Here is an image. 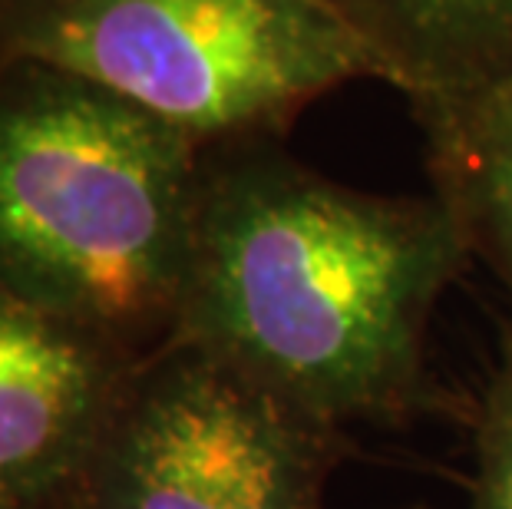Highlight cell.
I'll return each instance as SVG.
<instances>
[{
	"label": "cell",
	"mask_w": 512,
	"mask_h": 509,
	"mask_svg": "<svg viewBox=\"0 0 512 509\" xmlns=\"http://www.w3.org/2000/svg\"><path fill=\"white\" fill-rule=\"evenodd\" d=\"M0 57L90 80L202 146L380 80L328 0H0Z\"/></svg>",
	"instance_id": "cell-3"
},
{
	"label": "cell",
	"mask_w": 512,
	"mask_h": 509,
	"mask_svg": "<svg viewBox=\"0 0 512 509\" xmlns=\"http://www.w3.org/2000/svg\"><path fill=\"white\" fill-rule=\"evenodd\" d=\"M470 509H512V348L483 404Z\"/></svg>",
	"instance_id": "cell-8"
},
{
	"label": "cell",
	"mask_w": 512,
	"mask_h": 509,
	"mask_svg": "<svg viewBox=\"0 0 512 509\" xmlns=\"http://www.w3.org/2000/svg\"><path fill=\"white\" fill-rule=\"evenodd\" d=\"M430 143L437 199L470 252L512 291V57L496 70L413 103Z\"/></svg>",
	"instance_id": "cell-6"
},
{
	"label": "cell",
	"mask_w": 512,
	"mask_h": 509,
	"mask_svg": "<svg viewBox=\"0 0 512 509\" xmlns=\"http://www.w3.org/2000/svg\"><path fill=\"white\" fill-rule=\"evenodd\" d=\"M202 149L90 80L0 57V291L90 341L179 324Z\"/></svg>",
	"instance_id": "cell-2"
},
{
	"label": "cell",
	"mask_w": 512,
	"mask_h": 509,
	"mask_svg": "<svg viewBox=\"0 0 512 509\" xmlns=\"http://www.w3.org/2000/svg\"><path fill=\"white\" fill-rule=\"evenodd\" d=\"M258 139L202 149L176 328L321 430L387 414L470 255L460 225L437 196L347 189Z\"/></svg>",
	"instance_id": "cell-1"
},
{
	"label": "cell",
	"mask_w": 512,
	"mask_h": 509,
	"mask_svg": "<svg viewBox=\"0 0 512 509\" xmlns=\"http://www.w3.org/2000/svg\"><path fill=\"white\" fill-rule=\"evenodd\" d=\"M93 344L0 291V496L57 480L93 443L106 391Z\"/></svg>",
	"instance_id": "cell-5"
},
{
	"label": "cell",
	"mask_w": 512,
	"mask_h": 509,
	"mask_svg": "<svg viewBox=\"0 0 512 509\" xmlns=\"http://www.w3.org/2000/svg\"><path fill=\"white\" fill-rule=\"evenodd\" d=\"M410 103L466 86L512 57V0H328Z\"/></svg>",
	"instance_id": "cell-7"
},
{
	"label": "cell",
	"mask_w": 512,
	"mask_h": 509,
	"mask_svg": "<svg viewBox=\"0 0 512 509\" xmlns=\"http://www.w3.org/2000/svg\"><path fill=\"white\" fill-rule=\"evenodd\" d=\"M328 430L189 344L106 447L103 509H328Z\"/></svg>",
	"instance_id": "cell-4"
}]
</instances>
